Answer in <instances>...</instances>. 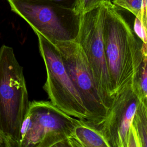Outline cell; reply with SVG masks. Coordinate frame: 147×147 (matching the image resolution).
Returning a JSON list of instances; mask_svg holds the SVG:
<instances>
[{"mask_svg": "<svg viewBox=\"0 0 147 147\" xmlns=\"http://www.w3.org/2000/svg\"><path fill=\"white\" fill-rule=\"evenodd\" d=\"M103 38L111 91L115 94L129 84L134 72L147 59L146 44L113 4L106 6Z\"/></svg>", "mask_w": 147, "mask_h": 147, "instance_id": "1", "label": "cell"}, {"mask_svg": "<svg viewBox=\"0 0 147 147\" xmlns=\"http://www.w3.org/2000/svg\"><path fill=\"white\" fill-rule=\"evenodd\" d=\"M29 101L23 73L13 49L0 48V133L18 147L21 126Z\"/></svg>", "mask_w": 147, "mask_h": 147, "instance_id": "2", "label": "cell"}, {"mask_svg": "<svg viewBox=\"0 0 147 147\" xmlns=\"http://www.w3.org/2000/svg\"><path fill=\"white\" fill-rule=\"evenodd\" d=\"M80 120L50 101L29 102L21 126L18 147H51L70 137Z\"/></svg>", "mask_w": 147, "mask_h": 147, "instance_id": "3", "label": "cell"}, {"mask_svg": "<svg viewBox=\"0 0 147 147\" xmlns=\"http://www.w3.org/2000/svg\"><path fill=\"white\" fill-rule=\"evenodd\" d=\"M11 10L50 41H75L81 16L74 9L31 0H7Z\"/></svg>", "mask_w": 147, "mask_h": 147, "instance_id": "4", "label": "cell"}, {"mask_svg": "<svg viewBox=\"0 0 147 147\" xmlns=\"http://www.w3.org/2000/svg\"><path fill=\"white\" fill-rule=\"evenodd\" d=\"M36 34L47 71L43 88L50 102L68 115L90 123L88 112L69 76L58 48L41 34Z\"/></svg>", "mask_w": 147, "mask_h": 147, "instance_id": "5", "label": "cell"}, {"mask_svg": "<svg viewBox=\"0 0 147 147\" xmlns=\"http://www.w3.org/2000/svg\"><path fill=\"white\" fill-rule=\"evenodd\" d=\"M106 6L103 5L81 16L79 32L75 41L84 53L98 93L102 103L109 110L113 97L111 95L103 38Z\"/></svg>", "mask_w": 147, "mask_h": 147, "instance_id": "6", "label": "cell"}, {"mask_svg": "<svg viewBox=\"0 0 147 147\" xmlns=\"http://www.w3.org/2000/svg\"><path fill=\"white\" fill-rule=\"evenodd\" d=\"M52 42L58 48L69 76L88 112L90 123L99 126L108 110L98 93L91 68L82 48L76 41Z\"/></svg>", "mask_w": 147, "mask_h": 147, "instance_id": "7", "label": "cell"}, {"mask_svg": "<svg viewBox=\"0 0 147 147\" xmlns=\"http://www.w3.org/2000/svg\"><path fill=\"white\" fill-rule=\"evenodd\" d=\"M139 103L131 82L114 95L98 128L111 147H127L130 127Z\"/></svg>", "mask_w": 147, "mask_h": 147, "instance_id": "8", "label": "cell"}, {"mask_svg": "<svg viewBox=\"0 0 147 147\" xmlns=\"http://www.w3.org/2000/svg\"><path fill=\"white\" fill-rule=\"evenodd\" d=\"M69 138L75 147H111L98 127L82 120Z\"/></svg>", "mask_w": 147, "mask_h": 147, "instance_id": "9", "label": "cell"}, {"mask_svg": "<svg viewBox=\"0 0 147 147\" xmlns=\"http://www.w3.org/2000/svg\"><path fill=\"white\" fill-rule=\"evenodd\" d=\"M147 59L134 72L131 80L132 89L140 102L147 105Z\"/></svg>", "mask_w": 147, "mask_h": 147, "instance_id": "10", "label": "cell"}, {"mask_svg": "<svg viewBox=\"0 0 147 147\" xmlns=\"http://www.w3.org/2000/svg\"><path fill=\"white\" fill-rule=\"evenodd\" d=\"M112 4L130 11L146 26V0H112Z\"/></svg>", "mask_w": 147, "mask_h": 147, "instance_id": "11", "label": "cell"}, {"mask_svg": "<svg viewBox=\"0 0 147 147\" xmlns=\"http://www.w3.org/2000/svg\"><path fill=\"white\" fill-rule=\"evenodd\" d=\"M131 124L135 128L142 147L147 146V105L140 102Z\"/></svg>", "mask_w": 147, "mask_h": 147, "instance_id": "12", "label": "cell"}, {"mask_svg": "<svg viewBox=\"0 0 147 147\" xmlns=\"http://www.w3.org/2000/svg\"><path fill=\"white\" fill-rule=\"evenodd\" d=\"M111 4V0H78L74 10L78 14L82 16L103 5L108 6Z\"/></svg>", "mask_w": 147, "mask_h": 147, "instance_id": "13", "label": "cell"}, {"mask_svg": "<svg viewBox=\"0 0 147 147\" xmlns=\"http://www.w3.org/2000/svg\"><path fill=\"white\" fill-rule=\"evenodd\" d=\"M133 30L138 38L144 44H146V26L136 18L134 21V28Z\"/></svg>", "mask_w": 147, "mask_h": 147, "instance_id": "14", "label": "cell"}, {"mask_svg": "<svg viewBox=\"0 0 147 147\" xmlns=\"http://www.w3.org/2000/svg\"><path fill=\"white\" fill-rule=\"evenodd\" d=\"M127 147H142L137 133L132 124L130 125L129 131Z\"/></svg>", "mask_w": 147, "mask_h": 147, "instance_id": "15", "label": "cell"}, {"mask_svg": "<svg viewBox=\"0 0 147 147\" xmlns=\"http://www.w3.org/2000/svg\"><path fill=\"white\" fill-rule=\"evenodd\" d=\"M42 2L53 3L71 9H74L78 0H31Z\"/></svg>", "mask_w": 147, "mask_h": 147, "instance_id": "16", "label": "cell"}, {"mask_svg": "<svg viewBox=\"0 0 147 147\" xmlns=\"http://www.w3.org/2000/svg\"><path fill=\"white\" fill-rule=\"evenodd\" d=\"M51 147H75L70 138H65L63 140L57 142Z\"/></svg>", "mask_w": 147, "mask_h": 147, "instance_id": "17", "label": "cell"}, {"mask_svg": "<svg viewBox=\"0 0 147 147\" xmlns=\"http://www.w3.org/2000/svg\"><path fill=\"white\" fill-rule=\"evenodd\" d=\"M0 147H13L9 140L0 133Z\"/></svg>", "mask_w": 147, "mask_h": 147, "instance_id": "18", "label": "cell"}]
</instances>
